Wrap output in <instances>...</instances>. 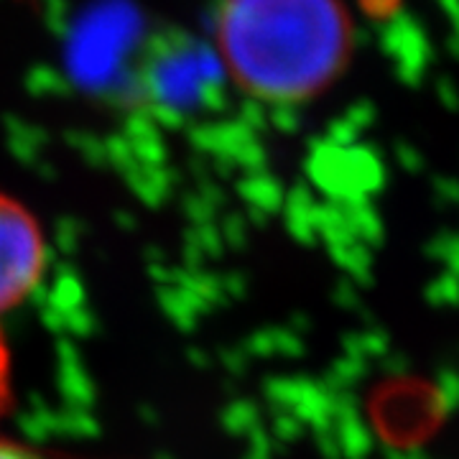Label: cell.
Instances as JSON below:
<instances>
[{
	"label": "cell",
	"instance_id": "1",
	"mask_svg": "<svg viewBox=\"0 0 459 459\" xmlns=\"http://www.w3.org/2000/svg\"><path fill=\"white\" fill-rule=\"evenodd\" d=\"M214 44L240 92L294 105L319 98L342 77L352 21L342 0H222Z\"/></svg>",
	"mask_w": 459,
	"mask_h": 459
},
{
	"label": "cell",
	"instance_id": "2",
	"mask_svg": "<svg viewBox=\"0 0 459 459\" xmlns=\"http://www.w3.org/2000/svg\"><path fill=\"white\" fill-rule=\"evenodd\" d=\"M44 265L47 243L39 220L16 197L0 192V314L31 296Z\"/></svg>",
	"mask_w": 459,
	"mask_h": 459
},
{
	"label": "cell",
	"instance_id": "3",
	"mask_svg": "<svg viewBox=\"0 0 459 459\" xmlns=\"http://www.w3.org/2000/svg\"><path fill=\"white\" fill-rule=\"evenodd\" d=\"M11 406V355L0 334V419Z\"/></svg>",
	"mask_w": 459,
	"mask_h": 459
},
{
	"label": "cell",
	"instance_id": "4",
	"mask_svg": "<svg viewBox=\"0 0 459 459\" xmlns=\"http://www.w3.org/2000/svg\"><path fill=\"white\" fill-rule=\"evenodd\" d=\"M0 459H49L47 455L36 452L29 444L13 442V439H0Z\"/></svg>",
	"mask_w": 459,
	"mask_h": 459
}]
</instances>
